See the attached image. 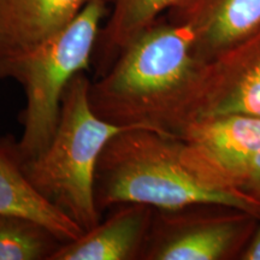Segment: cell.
<instances>
[{"mask_svg":"<svg viewBox=\"0 0 260 260\" xmlns=\"http://www.w3.org/2000/svg\"><path fill=\"white\" fill-rule=\"evenodd\" d=\"M194 46L191 29L162 15L90 82L93 111L112 124L175 136L204 65Z\"/></svg>","mask_w":260,"mask_h":260,"instance_id":"obj_1","label":"cell"},{"mask_svg":"<svg viewBox=\"0 0 260 260\" xmlns=\"http://www.w3.org/2000/svg\"><path fill=\"white\" fill-rule=\"evenodd\" d=\"M100 213L121 204H142L160 211L198 205L260 214V203L242 191L212 186L189 168L177 138L146 128H128L107 142L94 180Z\"/></svg>","mask_w":260,"mask_h":260,"instance_id":"obj_2","label":"cell"},{"mask_svg":"<svg viewBox=\"0 0 260 260\" xmlns=\"http://www.w3.org/2000/svg\"><path fill=\"white\" fill-rule=\"evenodd\" d=\"M90 82L86 71L70 81L50 145L37 158L18 161L32 187L83 232L103 218L94 200L100 154L113 136L128 129L100 118L93 111Z\"/></svg>","mask_w":260,"mask_h":260,"instance_id":"obj_3","label":"cell"},{"mask_svg":"<svg viewBox=\"0 0 260 260\" xmlns=\"http://www.w3.org/2000/svg\"><path fill=\"white\" fill-rule=\"evenodd\" d=\"M107 12L105 0H89L70 24L16 64L11 79L22 84L27 102L19 118L21 138L6 146L19 162L37 158L50 145L65 89L92 65Z\"/></svg>","mask_w":260,"mask_h":260,"instance_id":"obj_4","label":"cell"},{"mask_svg":"<svg viewBox=\"0 0 260 260\" xmlns=\"http://www.w3.org/2000/svg\"><path fill=\"white\" fill-rule=\"evenodd\" d=\"M229 113L260 117V28L203 65L178 132L197 119Z\"/></svg>","mask_w":260,"mask_h":260,"instance_id":"obj_5","label":"cell"},{"mask_svg":"<svg viewBox=\"0 0 260 260\" xmlns=\"http://www.w3.org/2000/svg\"><path fill=\"white\" fill-rule=\"evenodd\" d=\"M190 169L212 186L228 188L229 175L260 151V117L229 113L188 123L175 135ZM237 190V189H236Z\"/></svg>","mask_w":260,"mask_h":260,"instance_id":"obj_6","label":"cell"},{"mask_svg":"<svg viewBox=\"0 0 260 260\" xmlns=\"http://www.w3.org/2000/svg\"><path fill=\"white\" fill-rule=\"evenodd\" d=\"M155 210L142 260H217L237 243L241 222L235 217Z\"/></svg>","mask_w":260,"mask_h":260,"instance_id":"obj_7","label":"cell"},{"mask_svg":"<svg viewBox=\"0 0 260 260\" xmlns=\"http://www.w3.org/2000/svg\"><path fill=\"white\" fill-rule=\"evenodd\" d=\"M89 0H0V79L70 24Z\"/></svg>","mask_w":260,"mask_h":260,"instance_id":"obj_8","label":"cell"},{"mask_svg":"<svg viewBox=\"0 0 260 260\" xmlns=\"http://www.w3.org/2000/svg\"><path fill=\"white\" fill-rule=\"evenodd\" d=\"M164 16L191 29L205 64L258 30L260 0H181Z\"/></svg>","mask_w":260,"mask_h":260,"instance_id":"obj_9","label":"cell"},{"mask_svg":"<svg viewBox=\"0 0 260 260\" xmlns=\"http://www.w3.org/2000/svg\"><path fill=\"white\" fill-rule=\"evenodd\" d=\"M109 211L92 229L61 243L51 260L141 259L155 210L142 204H121Z\"/></svg>","mask_w":260,"mask_h":260,"instance_id":"obj_10","label":"cell"},{"mask_svg":"<svg viewBox=\"0 0 260 260\" xmlns=\"http://www.w3.org/2000/svg\"><path fill=\"white\" fill-rule=\"evenodd\" d=\"M0 213L35 220L63 242L77 239L84 233L32 187L6 144L0 145Z\"/></svg>","mask_w":260,"mask_h":260,"instance_id":"obj_11","label":"cell"},{"mask_svg":"<svg viewBox=\"0 0 260 260\" xmlns=\"http://www.w3.org/2000/svg\"><path fill=\"white\" fill-rule=\"evenodd\" d=\"M106 19L94 51L92 65L96 77L103 76L121 52L157 19L181 0H105Z\"/></svg>","mask_w":260,"mask_h":260,"instance_id":"obj_12","label":"cell"},{"mask_svg":"<svg viewBox=\"0 0 260 260\" xmlns=\"http://www.w3.org/2000/svg\"><path fill=\"white\" fill-rule=\"evenodd\" d=\"M61 243L35 220L0 213V260H51Z\"/></svg>","mask_w":260,"mask_h":260,"instance_id":"obj_13","label":"cell"},{"mask_svg":"<svg viewBox=\"0 0 260 260\" xmlns=\"http://www.w3.org/2000/svg\"><path fill=\"white\" fill-rule=\"evenodd\" d=\"M226 184L260 203V151L239 165L229 175Z\"/></svg>","mask_w":260,"mask_h":260,"instance_id":"obj_14","label":"cell"},{"mask_svg":"<svg viewBox=\"0 0 260 260\" xmlns=\"http://www.w3.org/2000/svg\"><path fill=\"white\" fill-rule=\"evenodd\" d=\"M242 259L245 260H260V226L254 234L249 246L247 247L245 253L242 254Z\"/></svg>","mask_w":260,"mask_h":260,"instance_id":"obj_15","label":"cell"}]
</instances>
